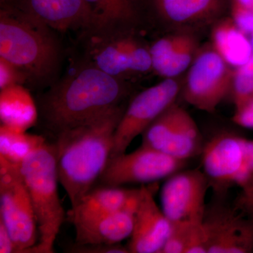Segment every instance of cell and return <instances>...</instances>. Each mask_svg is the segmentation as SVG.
Returning a JSON list of instances; mask_svg holds the SVG:
<instances>
[{
    "instance_id": "cell-4",
    "label": "cell",
    "mask_w": 253,
    "mask_h": 253,
    "mask_svg": "<svg viewBox=\"0 0 253 253\" xmlns=\"http://www.w3.org/2000/svg\"><path fill=\"white\" fill-rule=\"evenodd\" d=\"M38 224L39 241L28 253H53L65 219L58 193L57 166L54 143L46 141L20 164Z\"/></svg>"
},
{
    "instance_id": "cell-17",
    "label": "cell",
    "mask_w": 253,
    "mask_h": 253,
    "mask_svg": "<svg viewBox=\"0 0 253 253\" xmlns=\"http://www.w3.org/2000/svg\"><path fill=\"white\" fill-rule=\"evenodd\" d=\"M171 230L172 223L158 207L151 189L141 186L127 246L129 253H161Z\"/></svg>"
},
{
    "instance_id": "cell-22",
    "label": "cell",
    "mask_w": 253,
    "mask_h": 253,
    "mask_svg": "<svg viewBox=\"0 0 253 253\" xmlns=\"http://www.w3.org/2000/svg\"><path fill=\"white\" fill-rule=\"evenodd\" d=\"M211 41L213 49L233 68L244 64L253 54L249 37L230 16H224L213 24Z\"/></svg>"
},
{
    "instance_id": "cell-14",
    "label": "cell",
    "mask_w": 253,
    "mask_h": 253,
    "mask_svg": "<svg viewBox=\"0 0 253 253\" xmlns=\"http://www.w3.org/2000/svg\"><path fill=\"white\" fill-rule=\"evenodd\" d=\"M235 208L214 205L203 221L208 253H253V218L243 217Z\"/></svg>"
},
{
    "instance_id": "cell-20",
    "label": "cell",
    "mask_w": 253,
    "mask_h": 253,
    "mask_svg": "<svg viewBox=\"0 0 253 253\" xmlns=\"http://www.w3.org/2000/svg\"><path fill=\"white\" fill-rule=\"evenodd\" d=\"M139 196L140 188L127 189L106 185L93 187L71 208V222L89 220L129 207L138 202Z\"/></svg>"
},
{
    "instance_id": "cell-33",
    "label": "cell",
    "mask_w": 253,
    "mask_h": 253,
    "mask_svg": "<svg viewBox=\"0 0 253 253\" xmlns=\"http://www.w3.org/2000/svg\"><path fill=\"white\" fill-rule=\"evenodd\" d=\"M10 0H0V6H4V5L7 4Z\"/></svg>"
},
{
    "instance_id": "cell-30",
    "label": "cell",
    "mask_w": 253,
    "mask_h": 253,
    "mask_svg": "<svg viewBox=\"0 0 253 253\" xmlns=\"http://www.w3.org/2000/svg\"><path fill=\"white\" fill-rule=\"evenodd\" d=\"M233 121L244 127L253 128V99L236 109Z\"/></svg>"
},
{
    "instance_id": "cell-29",
    "label": "cell",
    "mask_w": 253,
    "mask_h": 253,
    "mask_svg": "<svg viewBox=\"0 0 253 253\" xmlns=\"http://www.w3.org/2000/svg\"><path fill=\"white\" fill-rule=\"evenodd\" d=\"M75 253H128L127 247L118 244L80 245L76 244L68 250Z\"/></svg>"
},
{
    "instance_id": "cell-7",
    "label": "cell",
    "mask_w": 253,
    "mask_h": 253,
    "mask_svg": "<svg viewBox=\"0 0 253 253\" xmlns=\"http://www.w3.org/2000/svg\"><path fill=\"white\" fill-rule=\"evenodd\" d=\"M0 219L14 241L16 253L38 244V224L20 165L0 156Z\"/></svg>"
},
{
    "instance_id": "cell-6",
    "label": "cell",
    "mask_w": 253,
    "mask_h": 253,
    "mask_svg": "<svg viewBox=\"0 0 253 253\" xmlns=\"http://www.w3.org/2000/svg\"><path fill=\"white\" fill-rule=\"evenodd\" d=\"M202 166L210 187L223 194L231 186H242L253 176V141L224 131L204 145Z\"/></svg>"
},
{
    "instance_id": "cell-28",
    "label": "cell",
    "mask_w": 253,
    "mask_h": 253,
    "mask_svg": "<svg viewBox=\"0 0 253 253\" xmlns=\"http://www.w3.org/2000/svg\"><path fill=\"white\" fill-rule=\"evenodd\" d=\"M234 208L247 217L253 218V176L241 186L234 202Z\"/></svg>"
},
{
    "instance_id": "cell-23",
    "label": "cell",
    "mask_w": 253,
    "mask_h": 253,
    "mask_svg": "<svg viewBox=\"0 0 253 253\" xmlns=\"http://www.w3.org/2000/svg\"><path fill=\"white\" fill-rule=\"evenodd\" d=\"M46 141L43 136L18 131L0 126V156L20 165L33 151Z\"/></svg>"
},
{
    "instance_id": "cell-27",
    "label": "cell",
    "mask_w": 253,
    "mask_h": 253,
    "mask_svg": "<svg viewBox=\"0 0 253 253\" xmlns=\"http://www.w3.org/2000/svg\"><path fill=\"white\" fill-rule=\"evenodd\" d=\"M16 84L26 85V77L14 65L0 57V90Z\"/></svg>"
},
{
    "instance_id": "cell-25",
    "label": "cell",
    "mask_w": 253,
    "mask_h": 253,
    "mask_svg": "<svg viewBox=\"0 0 253 253\" xmlns=\"http://www.w3.org/2000/svg\"><path fill=\"white\" fill-rule=\"evenodd\" d=\"M192 223H173L161 253H185Z\"/></svg>"
},
{
    "instance_id": "cell-15",
    "label": "cell",
    "mask_w": 253,
    "mask_h": 253,
    "mask_svg": "<svg viewBox=\"0 0 253 253\" xmlns=\"http://www.w3.org/2000/svg\"><path fill=\"white\" fill-rule=\"evenodd\" d=\"M0 9L24 15L59 33L77 32L79 36L90 26L84 0H10Z\"/></svg>"
},
{
    "instance_id": "cell-11",
    "label": "cell",
    "mask_w": 253,
    "mask_h": 253,
    "mask_svg": "<svg viewBox=\"0 0 253 253\" xmlns=\"http://www.w3.org/2000/svg\"><path fill=\"white\" fill-rule=\"evenodd\" d=\"M186 163L141 144L133 152L110 157L99 180L111 186L147 184L169 177Z\"/></svg>"
},
{
    "instance_id": "cell-32",
    "label": "cell",
    "mask_w": 253,
    "mask_h": 253,
    "mask_svg": "<svg viewBox=\"0 0 253 253\" xmlns=\"http://www.w3.org/2000/svg\"><path fill=\"white\" fill-rule=\"evenodd\" d=\"M237 2L240 3L246 7L253 10V0H235Z\"/></svg>"
},
{
    "instance_id": "cell-5",
    "label": "cell",
    "mask_w": 253,
    "mask_h": 253,
    "mask_svg": "<svg viewBox=\"0 0 253 253\" xmlns=\"http://www.w3.org/2000/svg\"><path fill=\"white\" fill-rule=\"evenodd\" d=\"M83 47L80 59L119 79L131 78L152 71L150 45L140 33L78 36Z\"/></svg>"
},
{
    "instance_id": "cell-3",
    "label": "cell",
    "mask_w": 253,
    "mask_h": 253,
    "mask_svg": "<svg viewBox=\"0 0 253 253\" xmlns=\"http://www.w3.org/2000/svg\"><path fill=\"white\" fill-rule=\"evenodd\" d=\"M59 36L43 23L0 9V57L23 73L31 89H46L59 79L63 48Z\"/></svg>"
},
{
    "instance_id": "cell-16",
    "label": "cell",
    "mask_w": 253,
    "mask_h": 253,
    "mask_svg": "<svg viewBox=\"0 0 253 253\" xmlns=\"http://www.w3.org/2000/svg\"><path fill=\"white\" fill-rule=\"evenodd\" d=\"M84 1L89 10L90 26L80 35L140 33L150 24L143 0Z\"/></svg>"
},
{
    "instance_id": "cell-31",
    "label": "cell",
    "mask_w": 253,
    "mask_h": 253,
    "mask_svg": "<svg viewBox=\"0 0 253 253\" xmlns=\"http://www.w3.org/2000/svg\"><path fill=\"white\" fill-rule=\"evenodd\" d=\"M0 253H16L14 241L7 228L0 219Z\"/></svg>"
},
{
    "instance_id": "cell-9",
    "label": "cell",
    "mask_w": 253,
    "mask_h": 253,
    "mask_svg": "<svg viewBox=\"0 0 253 253\" xmlns=\"http://www.w3.org/2000/svg\"><path fill=\"white\" fill-rule=\"evenodd\" d=\"M233 71L212 46L199 50L181 87L183 97L197 109L214 112L231 93Z\"/></svg>"
},
{
    "instance_id": "cell-12",
    "label": "cell",
    "mask_w": 253,
    "mask_h": 253,
    "mask_svg": "<svg viewBox=\"0 0 253 253\" xmlns=\"http://www.w3.org/2000/svg\"><path fill=\"white\" fill-rule=\"evenodd\" d=\"M210 188L204 171H177L167 178L161 192V209L173 223H203L206 197Z\"/></svg>"
},
{
    "instance_id": "cell-10",
    "label": "cell",
    "mask_w": 253,
    "mask_h": 253,
    "mask_svg": "<svg viewBox=\"0 0 253 253\" xmlns=\"http://www.w3.org/2000/svg\"><path fill=\"white\" fill-rule=\"evenodd\" d=\"M141 136L142 145L183 161L201 154L204 145L194 118L176 103L156 118Z\"/></svg>"
},
{
    "instance_id": "cell-8",
    "label": "cell",
    "mask_w": 253,
    "mask_h": 253,
    "mask_svg": "<svg viewBox=\"0 0 253 253\" xmlns=\"http://www.w3.org/2000/svg\"><path fill=\"white\" fill-rule=\"evenodd\" d=\"M181 87L175 78H166L131 96L115 133L110 157L126 153L136 136L141 135L156 118L176 103Z\"/></svg>"
},
{
    "instance_id": "cell-1",
    "label": "cell",
    "mask_w": 253,
    "mask_h": 253,
    "mask_svg": "<svg viewBox=\"0 0 253 253\" xmlns=\"http://www.w3.org/2000/svg\"><path fill=\"white\" fill-rule=\"evenodd\" d=\"M133 91L131 81L78 60L71 72L38 95V123L55 137L126 103Z\"/></svg>"
},
{
    "instance_id": "cell-19",
    "label": "cell",
    "mask_w": 253,
    "mask_h": 253,
    "mask_svg": "<svg viewBox=\"0 0 253 253\" xmlns=\"http://www.w3.org/2000/svg\"><path fill=\"white\" fill-rule=\"evenodd\" d=\"M138 202L116 212L74 223L76 244H118L130 238Z\"/></svg>"
},
{
    "instance_id": "cell-2",
    "label": "cell",
    "mask_w": 253,
    "mask_h": 253,
    "mask_svg": "<svg viewBox=\"0 0 253 253\" xmlns=\"http://www.w3.org/2000/svg\"><path fill=\"white\" fill-rule=\"evenodd\" d=\"M126 107V103L119 105L55 136L59 181L71 208L92 189L104 170Z\"/></svg>"
},
{
    "instance_id": "cell-13",
    "label": "cell",
    "mask_w": 253,
    "mask_h": 253,
    "mask_svg": "<svg viewBox=\"0 0 253 253\" xmlns=\"http://www.w3.org/2000/svg\"><path fill=\"white\" fill-rule=\"evenodd\" d=\"M150 24L192 31L214 24L230 9L231 0H143Z\"/></svg>"
},
{
    "instance_id": "cell-24",
    "label": "cell",
    "mask_w": 253,
    "mask_h": 253,
    "mask_svg": "<svg viewBox=\"0 0 253 253\" xmlns=\"http://www.w3.org/2000/svg\"><path fill=\"white\" fill-rule=\"evenodd\" d=\"M230 94L236 109L253 99V54L244 64L234 68Z\"/></svg>"
},
{
    "instance_id": "cell-21",
    "label": "cell",
    "mask_w": 253,
    "mask_h": 253,
    "mask_svg": "<svg viewBox=\"0 0 253 253\" xmlns=\"http://www.w3.org/2000/svg\"><path fill=\"white\" fill-rule=\"evenodd\" d=\"M0 119L1 125L18 131H26L38 123L36 100L26 86L16 84L1 89Z\"/></svg>"
},
{
    "instance_id": "cell-18",
    "label": "cell",
    "mask_w": 253,
    "mask_h": 253,
    "mask_svg": "<svg viewBox=\"0 0 253 253\" xmlns=\"http://www.w3.org/2000/svg\"><path fill=\"white\" fill-rule=\"evenodd\" d=\"M192 31H174L150 45L152 71L161 77L175 78L189 68L199 52Z\"/></svg>"
},
{
    "instance_id": "cell-34",
    "label": "cell",
    "mask_w": 253,
    "mask_h": 253,
    "mask_svg": "<svg viewBox=\"0 0 253 253\" xmlns=\"http://www.w3.org/2000/svg\"><path fill=\"white\" fill-rule=\"evenodd\" d=\"M250 41H251V45H252L253 49V33L250 36Z\"/></svg>"
},
{
    "instance_id": "cell-26",
    "label": "cell",
    "mask_w": 253,
    "mask_h": 253,
    "mask_svg": "<svg viewBox=\"0 0 253 253\" xmlns=\"http://www.w3.org/2000/svg\"><path fill=\"white\" fill-rule=\"evenodd\" d=\"M230 18L236 26L246 35L253 33V10L246 7L235 0H231Z\"/></svg>"
}]
</instances>
